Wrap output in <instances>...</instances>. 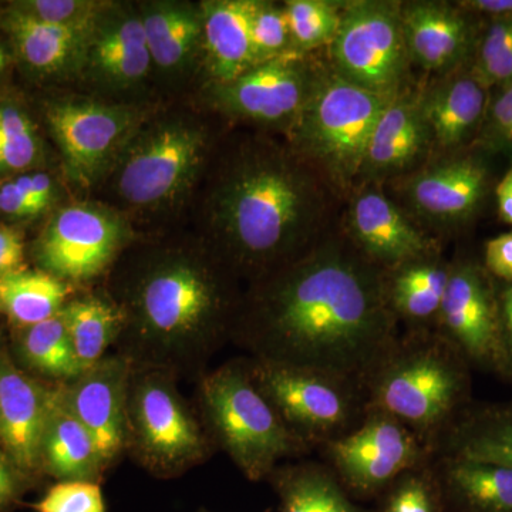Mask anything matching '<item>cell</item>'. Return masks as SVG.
I'll use <instances>...</instances> for the list:
<instances>
[{
    "instance_id": "277c9868",
    "label": "cell",
    "mask_w": 512,
    "mask_h": 512,
    "mask_svg": "<svg viewBox=\"0 0 512 512\" xmlns=\"http://www.w3.org/2000/svg\"><path fill=\"white\" fill-rule=\"evenodd\" d=\"M471 370L437 330H404L367 380V409L402 421L436 456L474 403Z\"/></svg>"
},
{
    "instance_id": "7c38bea8",
    "label": "cell",
    "mask_w": 512,
    "mask_h": 512,
    "mask_svg": "<svg viewBox=\"0 0 512 512\" xmlns=\"http://www.w3.org/2000/svg\"><path fill=\"white\" fill-rule=\"evenodd\" d=\"M384 190L420 227L441 239L480 211L490 191V170L483 158L460 151L431 158Z\"/></svg>"
},
{
    "instance_id": "ab89813d",
    "label": "cell",
    "mask_w": 512,
    "mask_h": 512,
    "mask_svg": "<svg viewBox=\"0 0 512 512\" xmlns=\"http://www.w3.org/2000/svg\"><path fill=\"white\" fill-rule=\"evenodd\" d=\"M107 3L94 0H23L13 3L10 8L40 22L73 30L87 37Z\"/></svg>"
},
{
    "instance_id": "9c48e42d",
    "label": "cell",
    "mask_w": 512,
    "mask_h": 512,
    "mask_svg": "<svg viewBox=\"0 0 512 512\" xmlns=\"http://www.w3.org/2000/svg\"><path fill=\"white\" fill-rule=\"evenodd\" d=\"M249 372L285 426L311 450L356 429L366 416L365 390L308 367L248 357Z\"/></svg>"
},
{
    "instance_id": "d6986e66",
    "label": "cell",
    "mask_w": 512,
    "mask_h": 512,
    "mask_svg": "<svg viewBox=\"0 0 512 512\" xmlns=\"http://www.w3.org/2000/svg\"><path fill=\"white\" fill-rule=\"evenodd\" d=\"M402 22L413 67L426 77L471 63L478 40L476 18L456 2L402 0Z\"/></svg>"
},
{
    "instance_id": "83f0119b",
    "label": "cell",
    "mask_w": 512,
    "mask_h": 512,
    "mask_svg": "<svg viewBox=\"0 0 512 512\" xmlns=\"http://www.w3.org/2000/svg\"><path fill=\"white\" fill-rule=\"evenodd\" d=\"M444 500L461 512H512V468L473 458L436 456Z\"/></svg>"
},
{
    "instance_id": "ee69618b",
    "label": "cell",
    "mask_w": 512,
    "mask_h": 512,
    "mask_svg": "<svg viewBox=\"0 0 512 512\" xmlns=\"http://www.w3.org/2000/svg\"><path fill=\"white\" fill-rule=\"evenodd\" d=\"M481 264L494 281L512 284V229L485 242Z\"/></svg>"
},
{
    "instance_id": "7a4b0ae2",
    "label": "cell",
    "mask_w": 512,
    "mask_h": 512,
    "mask_svg": "<svg viewBox=\"0 0 512 512\" xmlns=\"http://www.w3.org/2000/svg\"><path fill=\"white\" fill-rule=\"evenodd\" d=\"M343 202L285 140L234 141L211 175L205 245L249 284L291 264L339 224Z\"/></svg>"
},
{
    "instance_id": "f5cc1de1",
    "label": "cell",
    "mask_w": 512,
    "mask_h": 512,
    "mask_svg": "<svg viewBox=\"0 0 512 512\" xmlns=\"http://www.w3.org/2000/svg\"><path fill=\"white\" fill-rule=\"evenodd\" d=\"M201 512H208V511H201Z\"/></svg>"
},
{
    "instance_id": "2e32d148",
    "label": "cell",
    "mask_w": 512,
    "mask_h": 512,
    "mask_svg": "<svg viewBox=\"0 0 512 512\" xmlns=\"http://www.w3.org/2000/svg\"><path fill=\"white\" fill-rule=\"evenodd\" d=\"M437 332L473 369L501 377L494 282L481 261L470 256L451 259Z\"/></svg>"
},
{
    "instance_id": "484cf974",
    "label": "cell",
    "mask_w": 512,
    "mask_h": 512,
    "mask_svg": "<svg viewBox=\"0 0 512 512\" xmlns=\"http://www.w3.org/2000/svg\"><path fill=\"white\" fill-rule=\"evenodd\" d=\"M40 468L59 481L99 483L104 473L93 437L70 409L62 383L53 387L40 447Z\"/></svg>"
},
{
    "instance_id": "4dcf8cb0",
    "label": "cell",
    "mask_w": 512,
    "mask_h": 512,
    "mask_svg": "<svg viewBox=\"0 0 512 512\" xmlns=\"http://www.w3.org/2000/svg\"><path fill=\"white\" fill-rule=\"evenodd\" d=\"M279 497V512H360L325 463L278 466L268 478Z\"/></svg>"
},
{
    "instance_id": "bcb514c9",
    "label": "cell",
    "mask_w": 512,
    "mask_h": 512,
    "mask_svg": "<svg viewBox=\"0 0 512 512\" xmlns=\"http://www.w3.org/2000/svg\"><path fill=\"white\" fill-rule=\"evenodd\" d=\"M0 212L15 218H32L40 215L35 202L16 180L0 187Z\"/></svg>"
},
{
    "instance_id": "3957f363",
    "label": "cell",
    "mask_w": 512,
    "mask_h": 512,
    "mask_svg": "<svg viewBox=\"0 0 512 512\" xmlns=\"http://www.w3.org/2000/svg\"><path fill=\"white\" fill-rule=\"evenodd\" d=\"M204 244L161 248L130 272L119 306L120 353L136 365L200 377L231 339L244 292Z\"/></svg>"
},
{
    "instance_id": "60d3db41",
    "label": "cell",
    "mask_w": 512,
    "mask_h": 512,
    "mask_svg": "<svg viewBox=\"0 0 512 512\" xmlns=\"http://www.w3.org/2000/svg\"><path fill=\"white\" fill-rule=\"evenodd\" d=\"M480 150L512 156V83L490 96L487 113L476 143Z\"/></svg>"
},
{
    "instance_id": "7bdbcfd3",
    "label": "cell",
    "mask_w": 512,
    "mask_h": 512,
    "mask_svg": "<svg viewBox=\"0 0 512 512\" xmlns=\"http://www.w3.org/2000/svg\"><path fill=\"white\" fill-rule=\"evenodd\" d=\"M497 303L498 343H500L501 379L512 386V284L494 281Z\"/></svg>"
},
{
    "instance_id": "f546056e",
    "label": "cell",
    "mask_w": 512,
    "mask_h": 512,
    "mask_svg": "<svg viewBox=\"0 0 512 512\" xmlns=\"http://www.w3.org/2000/svg\"><path fill=\"white\" fill-rule=\"evenodd\" d=\"M436 456L473 458L512 468V400H474L447 434Z\"/></svg>"
},
{
    "instance_id": "8d00e7d4",
    "label": "cell",
    "mask_w": 512,
    "mask_h": 512,
    "mask_svg": "<svg viewBox=\"0 0 512 512\" xmlns=\"http://www.w3.org/2000/svg\"><path fill=\"white\" fill-rule=\"evenodd\" d=\"M470 66L490 90L512 83V18L488 22L478 35Z\"/></svg>"
},
{
    "instance_id": "f6af8a7d",
    "label": "cell",
    "mask_w": 512,
    "mask_h": 512,
    "mask_svg": "<svg viewBox=\"0 0 512 512\" xmlns=\"http://www.w3.org/2000/svg\"><path fill=\"white\" fill-rule=\"evenodd\" d=\"M26 488V474L10 460L0 447V512H8L18 503Z\"/></svg>"
},
{
    "instance_id": "e0dca14e",
    "label": "cell",
    "mask_w": 512,
    "mask_h": 512,
    "mask_svg": "<svg viewBox=\"0 0 512 512\" xmlns=\"http://www.w3.org/2000/svg\"><path fill=\"white\" fill-rule=\"evenodd\" d=\"M340 227L382 271L443 249L441 239L420 227L379 184L356 185L343 202Z\"/></svg>"
},
{
    "instance_id": "4316f807",
    "label": "cell",
    "mask_w": 512,
    "mask_h": 512,
    "mask_svg": "<svg viewBox=\"0 0 512 512\" xmlns=\"http://www.w3.org/2000/svg\"><path fill=\"white\" fill-rule=\"evenodd\" d=\"M153 66L181 73L201 56L202 12L190 2H147L138 8Z\"/></svg>"
},
{
    "instance_id": "5bb4252c",
    "label": "cell",
    "mask_w": 512,
    "mask_h": 512,
    "mask_svg": "<svg viewBox=\"0 0 512 512\" xmlns=\"http://www.w3.org/2000/svg\"><path fill=\"white\" fill-rule=\"evenodd\" d=\"M136 107L92 99L60 100L47 109V123L67 174L92 187L113 171L128 141L146 121Z\"/></svg>"
},
{
    "instance_id": "f907efd6",
    "label": "cell",
    "mask_w": 512,
    "mask_h": 512,
    "mask_svg": "<svg viewBox=\"0 0 512 512\" xmlns=\"http://www.w3.org/2000/svg\"><path fill=\"white\" fill-rule=\"evenodd\" d=\"M30 175V181H32L33 191H35L36 200L39 202L40 208L43 212L49 210L50 205L53 202V188L52 180L49 175L45 173H32Z\"/></svg>"
},
{
    "instance_id": "e575fe53",
    "label": "cell",
    "mask_w": 512,
    "mask_h": 512,
    "mask_svg": "<svg viewBox=\"0 0 512 512\" xmlns=\"http://www.w3.org/2000/svg\"><path fill=\"white\" fill-rule=\"evenodd\" d=\"M345 5L346 0H286L291 53L325 52L338 35Z\"/></svg>"
},
{
    "instance_id": "ffe728a7",
    "label": "cell",
    "mask_w": 512,
    "mask_h": 512,
    "mask_svg": "<svg viewBox=\"0 0 512 512\" xmlns=\"http://www.w3.org/2000/svg\"><path fill=\"white\" fill-rule=\"evenodd\" d=\"M151 67L138 9L107 3L86 37L80 74L101 89L127 92L147 79Z\"/></svg>"
},
{
    "instance_id": "d4e9b609",
    "label": "cell",
    "mask_w": 512,
    "mask_h": 512,
    "mask_svg": "<svg viewBox=\"0 0 512 512\" xmlns=\"http://www.w3.org/2000/svg\"><path fill=\"white\" fill-rule=\"evenodd\" d=\"M202 12V47L210 86L237 79L256 66L251 18L254 0H207Z\"/></svg>"
},
{
    "instance_id": "7402d4cb",
    "label": "cell",
    "mask_w": 512,
    "mask_h": 512,
    "mask_svg": "<svg viewBox=\"0 0 512 512\" xmlns=\"http://www.w3.org/2000/svg\"><path fill=\"white\" fill-rule=\"evenodd\" d=\"M490 96L470 63L421 80V110L433 138L434 157L460 153L476 143Z\"/></svg>"
},
{
    "instance_id": "6da1fadb",
    "label": "cell",
    "mask_w": 512,
    "mask_h": 512,
    "mask_svg": "<svg viewBox=\"0 0 512 512\" xmlns=\"http://www.w3.org/2000/svg\"><path fill=\"white\" fill-rule=\"evenodd\" d=\"M399 335L382 269L339 221L301 258L249 284L231 339L254 359L319 370L365 390Z\"/></svg>"
},
{
    "instance_id": "5b68a950",
    "label": "cell",
    "mask_w": 512,
    "mask_h": 512,
    "mask_svg": "<svg viewBox=\"0 0 512 512\" xmlns=\"http://www.w3.org/2000/svg\"><path fill=\"white\" fill-rule=\"evenodd\" d=\"M202 423L214 446L251 481L268 480L281 461L311 453L256 386L247 359H234L200 377Z\"/></svg>"
},
{
    "instance_id": "8fae6325",
    "label": "cell",
    "mask_w": 512,
    "mask_h": 512,
    "mask_svg": "<svg viewBox=\"0 0 512 512\" xmlns=\"http://www.w3.org/2000/svg\"><path fill=\"white\" fill-rule=\"evenodd\" d=\"M326 67L325 52L288 53L252 67L231 82L212 84L208 99L224 116L282 133L286 138Z\"/></svg>"
},
{
    "instance_id": "44dd1931",
    "label": "cell",
    "mask_w": 512,
    "mask_h": 512,
    "mask_svg": "<svg viewBox=\"0 0 512 512\" xmlns=\"http://www.w3.org/2000/svg\"><path fill=\"white\" fill-rule=\"evenodd\" d=\"M420 82L384 107L370 137L357 185L384 187L419 170L434 157L433 138L421 110Z\"/></svg>"
},
{
    "instance_id": "ac0fdd59",
    "label": "cell",
    "mask_w": 512,
    "mask_h": 512,
    "mask_svg": "<svg viewBox=\"0 0 512 512\" xmlns=\"http://www.w3.org/2000/svg\"><path fill=\"white\" fill-rule=\"evenodd\" d=\"M133 360L104 356L76 379L62 383L64 397L96 444L107 470L126 448V400Z\"/></svg>"
},
{
    "instance_id": "74e56055",
    "label": "cell",
    "mask_w": 512,
    "mask_h": 512,
    "mask_svg": "<svg viewBox=\"0 0 512 512\" xmlns=\"http://www.w3.org/2000/svg\"><path fill=\"white\" fill-rule=\"evenodd\" d=\"M39 137L25 111L0 106V174L18 173L35 164L39 157Z\"/></svg>"
},
{
    "instance_id": "c3c4849f",
    "label": "cell",
    "mask_w": 512,
    "mask_h": 512,
    "mask_svg": "<svg viewBox=\"0 0 512 512\" xmlns=\"http://www.w3.org/2000/svg\"><path fill=\"white\" fill-rule=\"evenodd\" d=\"M456 3L474 18L488 22L512 18V0H460Z\"/></svg>"
},
{
    "instance_id": "f35d334b",
    "label": "cell",
    "mask_w": 512,
    "mask_h": 512,
    "mask_svg": "<svg viewBox=\"0 0 512 512\" xmlns=\"http://www.w3.org/2000/svg\"><path fill=\"white\" fill-rule=\"evenodd\" d=\"M251 36L256 66L291 53V33L284 3L254 0Z\"/></svg>"
},
{
    "instance_id": "1f68e13d",
    "label": "cell",
    "mask_w": 512,
    "mask_h": 512,
    "mask_svg": "<svg viewBox=\"0 0 512 512\" xmlns=\"http://www.w3.org/2000/svg\"><path fill=\"white\" fill-rule=\"evenodd\" d=\"M60 315L82 372L106 356L107 349L119 340L123 330L119 306L99 296L67 301Z\"/></svg>"
},
{
    "instance_id": "681fc988",
    "label": "cell",
    "mask_w": 512,
    "mask_h": 512,
    "mask_svg": "<svg viewBox=\"0 0 512 512\" xmlns=\"http://www.w3.org/2000/svg\"><path fill=\"white\" fill-rule=\"evenodd\" d=\"M495 201L500 220L512 225V165L495 187Z\"/></svg>"
},
{
    "instance_id": "7dc6e473",
    "label": "cell",
    "mask_w": 512,
    "mask_h": 512,
    "mask_svg": "<svg viewBox=\"0 0 512 512\" xmlns=\"http://www.w3.org/2000/svg\"><path fill=\"white\" fill-rule=\"evenodd\" d=\"M25 244L22 235L13 228L0 227V275L22 271Z\"/></svg>"
},
{
    "instance_id": "b9f144b4",
    "label": "cell",
    "mask_w": 512,
    "mask_h": 512,
    "mask_svg": "<svg viewBox=\"0 0 512 512\" xmlns=\"http://www.w3.org/2000/svg\"><path fill=\"white\" fill-rule=\"evenodd\" d=\"M33 508L36 512H106L103 491L93 481H59Z\"/></svg>"
},
{
    "instance_id": "cb8c5ba5",
    "label": "cell",
    "mask_w": 512,
    "mask_h": 512,
    "mask_svg": "<svg viewBox=\"0 0 512 512\" xmlns=\"http://www.w3.org/2000/svg\"><path fill=\"white\" fill-rule=\"evenodd\" d=\"M450 269L440 249L383 271L384 299L406 332L437 330Z\"/></svg>"
},
{
    "instance_id": "4fadbf2b",
    "label": "cell",
    "mask_w": 512,
    "mask_h": 512,
    "mask_svg": "<svg viewBox=\"0 0 512 512\" xmlns=\"http://www.w3.org/2000/svg\"><path fill=\"white\" fill-rule=\"evenodd\" d=\"M318 451L346 493L359 495L383 493L404 471L434 458L402 421L375 409L366 410L355 430Z\"/></svg>"
},
{
    "instance_id": "ba28073f",
    "label": "cell",
    "mask_w": 512,
    "mask_h": 512,
    "mask_svg": "<svg viewBox=\"0 0 512 512\" xmlns=\"http://www.w3.org/2000/svg\"><path fill=\"white\" fill-rule=\"evenodd\" d=\"M210 151L207 128L190 117L144 123L114 165L117 194L134 208L171 207L198 180Z\"/></svg>"
},
{
    "instance_id": "816d5d0a",
    "label": "cell",
    "mask_w": 512,
    "mask_h": 512,
    "mask_svg": "<svg viewBox=\"0 0 512 512\" xmlns=\"http://www.w3.org/2000/svg\"><path fill=\"white\" fill-rule=\"evenodd\" d=\"M5 64H6L5 50H3V47L0 46V72H2L3 67H5Z\"/></svg>"
},
{
    "instance_id": "d590c367",
    "label": "cell",
    "mask_w": 512,
    "mask_h": 512,
    "mask_svg": "<svg viewBox=\"0 0 512 512\" xmlns=\"http://www.w3.org/2000/svg\"><path fill=\"white\" fill-rule=\"evenodd\" d=\"M383 493L382 512H441L446 501L434 458L404 471Z\"/></svg>"
},
{
    "instance_id": "836d02e7",
    "label": "cell",
    "mask_w": 512,
    "mask_h": 512,
    "mask_svg": "<svg viewBox=\"0 0 512 512\" xmlns=\"http://www.w3.org/2000/svg\"><path fill=\"white\" fill-rule=\"evenodd\" d=\"M16 349L25 366L39 375L67 383L82 373L60 313L45 322L22 328Z\"/></svg>"
},
{
    "instance_id": "603a6c76",
    "label": "cell",
    "mask_w": 512,
    "mask_h": 512,
    "mask_svg": "<svg viewBox=\"0 0 512 512\" xmlns=\"http://www.w3.org/2000/svg\"><path fill=\"white\" fill-rule=\"evenodd\" d=\"M53 387L19 369L0 346V447L28 476L40 468V447Z\"/></svg>"
},
{
    "instance_id": "f1b7e54d",
    "label": "cell",
    "mask_w": 512,
    "mask_h": 512,
    "mask_svg": "<svg viewBox=\"0 0 512 512\" xmlns=\"http://www.w3.org/2000/svg\"><path fill=\"white\" fill-rule=\"evenodd\" d=\"M3 28L12 37L22 62L33 72L43 76L80 73L86 36L12 8L3 16Z\"/></svg>"
},
{
    "instance_id": "52a82bcc",
    "label": "cell",
    "mask_w": 512,
    "mask_h": 512,
    "mask_svg": "<svg viewBox=\"0 0 512 512\" xmlns=\"http://www.w3.org/2000/svg\"><path fill=\"white\" fill-rule=\"evenodd\" d=\"M177 375L133 363L126 400V448L153 476H183L210 458L214 443L181 396Z\"/></svg>"
},
{
    "instance_id": "8992f818",
    "label": "cell",
    "mask_w": 512,
    "mask_h": 512,
    "mask_svg": "<svg viewBox=\"0 0 512 512\" xmlns=\"http://www.w3.org/2000/svg\"><path fill=\"white\" fill-rule=\"evenodd\" d=\"M390 100L345 82L328 64L285 138L342 202L359 183L370 137Z\"/></svg>"
},
{
    "instance_id": "d6a6232c",
    "label": "cell",
    "mask_w": 512,
    "mask_h": 512,
    "mask_svg": "<svg viewBox=\"0 0 512 512\" xmlns=\"http://www.w3.org/2000/svg\"><path fill=\"white\" fill-rule=\"evenodd\" d=\"M70 285L45 271L0 275V313L20 329L59 315Z\"/></svg>"
},
{
    "instance_id": "9a60e30c",
    "label": "cell",
    "mask_w": 512,
    "mask_h": 512,
    "mask_svg": "<svg viewBox=\"0 0 512 512\" xmlns=\"http://www.w3.org/2000/svg\"><path fill=\"white\" fill-rule=\"evenodd\" d=\"M127 239V225L113 211L70 205L47 224L37 242V261L47 274L67 284L86 282L113 264Z\"/></svg>"
},
{
    "instance_id": "30bf717a",
    "label": "cell",
    "mask_w": 512,
    "mask_h": 512,
    "mask_svg": "<svg viewBox=\"0 0 512 512\" xmlns=\"http://www.w3.org/2000/svg\"><path fill=\"white\" fill-rule=\"evenodd\" d=\"M325 56L340 79L386 99L419 83L404 40L402 0H346Z\"/></svg>"
}]
</instances>
